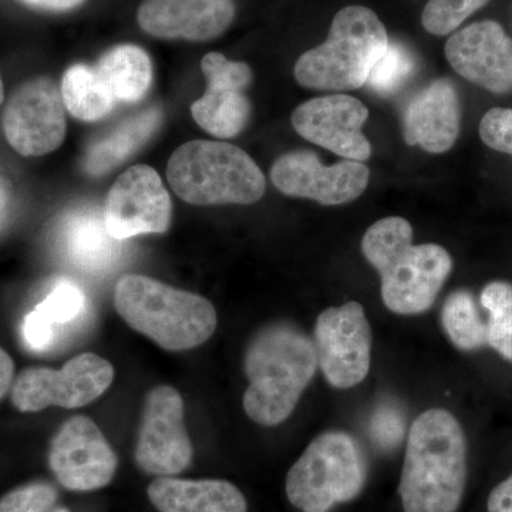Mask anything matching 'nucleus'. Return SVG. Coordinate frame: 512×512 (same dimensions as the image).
Instances as JSON below:
<instances>
[{"label": "nucleus", "mask_w": 512, "mask_h": 512, "mask_svg": "<svg viewBox=\"0 0 512 512\" xmlns=\"http://www.w3.org/2000/svg\"><path fill=\"white\" fill-rule=\"evenodd\" d=\"M467 481V439L460 421L430 409L407 437L400 497L404 512H456Z\"/></svg>", "instance_id": "obj_1"}, {"label": "nucleus", "mask_w": 512, "mask_h": 512, "mask_svg": "<svg viewBox=\"0 0 512 512\" xmlns=\"http://www.w3.org/2000/svg\"><path fill=\"white\" fill-rule=\"evenodd\" d=\"M244 410L265 427L284 423L315 377V345L301 329L276 322L255 333L245 352Z\"/></svg>", "instance_id": "obj_2"}, {"label": "nucleus", "mask_w": 512, "mask_h": 512, "mask_svg": "<svg viewBox=\"0 0 512 512\" xmlns=\"http://www.w3.org/2000/svg\"><path fill=\"white\" fill-rule=\"evenodd\" d=\"M362 252L382 278V299L397 315H419L436 302L453 269L447 249L413 244L406 218L387 217L367 229Z\"/></svg>", "instance_id": "obj_3"}, {"label": "nucleus", "mask_w": 512, "mask_h": 512, "mask_svg": "<svg viewBox=\"0 0 512 512\" xmlns=\"http://www.w3.org/2000/svg\"><path fill=\"white\" fill-rule=\"evenodd\" d=\"M114 306L130 328L170 352L198 348L218 325L217 311L207 298L150 276H123L114 291Z\"/></svg>", "instance_id": "obj_4"}, {"label": "nucleus", "mask_w": 512, "mask_h": 512, "mask_svg": "<svg viewBox=\"0 0 512 512\" xmlns=\"http://www.w3.org/2000/svg\"><path fill=\"white\" fill-rule=\"evenodd\" d=\"M389 43L372 9L348 6L336 13L328 39L299 57L293 70L296 82L322 92L360 89Z\"/></svg>", "instance_id": "obj_5"}, {"label": "nucleus", "mask_w": 512, "mask_h": 512, "mask_svg": "<svg viewBox=\"0 0 512 512\" xmlns=\"http://www.w3.org/2000/svg\"><path fill=\"white\" fill-rule=\"evenodd\" d=\"M167 178L181 200L198 207L254 204L266 190L258 164L242 148L220 141L178 147L168 160Z\"/></svg>", "instance_id": "obj_6"}, {"label": "nucleus", "mask_w": 512, "mask_h": 512, "mask_svg": "<svg viewBox=\"0 0 512 512\" xmlns=\"http://www.w3.org/2000/svg\"><path fill=\"white\" fill-rule=\"evenodd\" d=\"M366 483L362 448L346 431H325L306 447L286 477V495L302 512H328L356 498Z\"/></svg>", "instance_id": "obj_7"}, {"label": "nucleus", "mask_w": 512, "mask_h": 512, "mask_svg": "<svg viewBox=\"0 0 512 512\" xmlns=\"http://www.w3.org/2000/svg\"><path fill=\"white\" fill-rule=\"evenodd\" d=\"M114 380V367L104 357L83 353L70 359L60 370L28 367L12 384L10 400L22 413H36L47 407L79 409L99 399Z\"/></svg>", "instance_id": "obj_8"}, {"label": "nucleus", "mask_w": 512, "mask_h": 512, "mask_svg": "<svg viewBox=\"0 0 512 512\" xmlns=\"http://www.w3.org/2000/svg\"><path fill=\"white\" fill-rule=\"evenodd\" d=\"M318 365L336 389H350L369 375L372 363V328L359 302L323 311L315 323Z\"/></svg>", "instance_id": "obj_9"}, {"label": "nucleus", "mask_w": 512, "mask_h": 512, "mask_svg": "<svg viewBox=\"0 0 512 512\" xmlns=\"http://www.w3.org/2000/svg\"><path fill=\"white\" fill-rule=\"evenodd\" d=\"M194 448L184 426V400L173 386L150 390L144 404L134 458L147 474L173 477L190 466Z\"/></svg>", "instance_id": "obj_10"}, {"label": "nucleus", "mask_w": 512, "mask_h": 512, "mask_svg": "<svg viewBox=\"0 0 512 512\" xmlns=\"http://www.w3.org/2000/svg\"><path fill=\"white\" fill-rule=\"evenodd\" d=\"M10 147L23 157H40L62 146L66 138V107L53 80L37 77L12 94L2 117Z\"/></svg>", "instance_id": "obj_11"}, {"label": "nucleus", "mask_w": 512, "mask_h": 512, "mask_svg": "<svg viewBox=\"0 0 512 512\" xmlns=\"http://www.w3.org/2000/svg\"><path fill=\"white\" fill-rule=\"evenodd\" d=\"M103 217L107 231L117 241L164 234L171 225L173 201L153 167L134 165L111 187Z\"/></svg>", "instance_id": "obj_12"}, {"label": "nucleus", "mask_w": 512, "mask_h": 512, "mask_svg": "<svg viewBox=\"0 0 512 512\" xmlns=\"http://www.w3.org/2000/svg\"><path fill=\"white\" fill-rule=\"evenodd\" d=\"M116 453L90 417L74 416L53 437L49 466L66 490L89 493L107 487L117 471Z\"/></svg>", "instance_id": "obj_13"}, {"label": "nucleus", "mask_w": 512, "mask_h": 512, "mask_svg": "<svg viewBox=\"0 0 512 512\" xmlns=\"http://www.w3.org/2000/svg\"><path fill=\"white\" fill-rule=\"evenodd\" d=\"M271 180L288 197L308 198L335 207L355 201L365 192L370 170L360 161L352 160L328 167L313 151L296 150L275 161Z\"/></svg>", "instance_id": "obj_14"}, {"label": "nucleus", "mask_w": 512, "mask_h": 512, "mask_svg": "<svg viewBox=\"0 0 512 512\" xmlns=\"http://www.w3.org/2000/svg\"><path fill=\"white\" fill-rule=\"evenodd\" d=\"M367 119L369 110L362 101L340 93L316 97L296 107L292 126L316 146L363 163L372 156V144L363 134Z\"/></svg>", "instance_id": "obj_15"}, {"label": "nucleus", "mask_w": 512, "mask_h": 512, "mask_svg": "<svg viewBox=\"0 0 512 512\" xmlns=\"http://www.w3.org/2000/svg\"><path fill=\"white\" fill-rule=\"evenodd\" d=\"M201 69L207 90L192 103V119L211 136L237 137L251 119V103L245 94L252 83L251 67L211 52L202 57Z\"/></svg>", "instance_id": "obj_16"}, {"label": "nucleus", "mask_w": 512, "mask_h": 512, "mask_svg": "<svg viewBox=\"0 0 512 512\" xmlns=\"http://www.w3.org/2000/svg\"><path fill=\"white\" fill-rule=\"evenodd\" d=\"M446 57L468 82L487 92H512V39L494 20L458 30L448 39Z\"/></svg>", "instance_id": "obj_17"}, {"label": "nucleus", "mask_w": 512, "mask_h": 512, "mask_svg": "<svg viewBox=\"0 0 512 512\" xmlns=\"http://www.w3.org/2000/svg\"><path fill=\"white\" fill-rule=\"evenodd\" d=\"M234 18V0H143L137 12L147 35L190 42L217 39Z\"/></svg>", "instance_id": "obj_18"}, {"label": "nucleus", "mask_w": 512, "mask_h": 512, "mask_svg": "<svg viewBox=\"0 0 512 512\" xmlns=\"http://www.w3.org/2000/svg\"><path fill=\"white\" fill-rule=\"evenodd\" d=\"M461 128V103L456 84L439 79L414 94L403 114V136L409 146L431 154L453 148Z\"/></svg>", "instance_id": "obj_19"}, {"label": "nucleus", "mask_w": 512, "mask_h": 512, "mask_svg": "<svg viewBox=\"0 0 512 512\" xmlns=\"http://www.w3.org/2000/svg\"><path fill=\"white\" fill-rule=\"evenodd\" d=\"M147 495L160 512H248L247 498L225 480L158 477Z\"/></svg>", "instance_id": "obj_20"}, {"label": "nucleus", "mask_w": 512, "mask_h": 512, "mask_svg": "<svg viewBox=\"0 0 512 512\" xmlns=\"http://www.w3.org/2000/svg\"><path fill=\"white\" fill-rule=\"evenodd\" d=\"M120 242L107 231L103 214L92 208L70 212L60 225V244L67 261L89 274H103L116 265Z\"/></svg>", "instance_id": "obj_21"}, {"label": "nucleus", "mask_w": 512, "mask_h": 512, "mask_svg": "<svg viewBox=\"0 0 512 512\" xmlns=\"http://www.w3.org/2000/svg\"><path fill=\"white\" fill-rule=\"evenodd\" d=\"M163 123V110L158 106L133 114L109 134L94 140L83 157L87 174L100 177L136 154L157 133Z\"/></svg>", "instance_id": "obj_22"}, {"label": "nucleus", "mask_w": 512, "mask_h": 512, "mask_svg": "<svg viewBox=\"0 0 512 512\" xmlns=\"http://www.w3.org/2000/svg\"><path fill=\"white\" fill-rule=\"evenodd\" d=\"M94 69L117 103H138L153 83L150 56L136 45L111 47L100 57Z\"/></svg>", "instance_id": "obj_23"}, {"label": "nucleus", "mask_w": 512, "mask_h": 512, "mask_svg": "<svg viewBox=\"0 0 512 512\" xmlns=\"http://www.w3.org/2000/svg\"><path fill=\"white\" fill-rule=\"evenodd\" d=\"M60 92L66 110L74 119L86 123L104 119L117 106V100L94 66L87 64H74L64 72Z\"/></svg>", "instance_id": "obj_24"}, {"label": "nucleus", "mask_w": 512, "mask_h": 512, "mask_svg": "<svg viewBox=\"0 0 512 512\" xmlns=\"http://www.w3.org/2000/svg\"><path fill=\"white\" fill-rule=\"evenodd\" d=\"M441 323L456 348L471 352L487 346V325L481 319L473 293L467 289L448 295L441 309Z\"/></svg>", "instance_id": "obj_25"}, {"label": "nucleus", "mask_w": 512, "mask_h": 512, "mask_svg": "<svg viewBox=\"0 0 512 512\" xmlns=\"http://www.w3.org/2000/svg\"><path fill=\"white\" fill-rule=\"evenodd\" d=\"M487 312V346L503 359L512 362V285L504 281L490 282L480 295Z\"/></svg>", "instance_id": "obj_26"}, {"label": "nucleus", "mask_w": 512, "mask_h": 512, "mask_svg": "<svg viewBox=\"0 0 512 512\" xmlns=\"http://www.w3.org/2000/svg\"><path fill=\"white\" fill-rule=\"evenodd\" d=\"M414 70L416 60L410 50L400 43L390 42L373 64L366 86L379 96H392L409 82Z\"/></svg>", "instance_id": "obj_27"}, {"label": "nucleus", "mask_w": 512, "mask_h": 512, "mask_svg": "<svg viewBox=\"0 0 512 512\" xmlns=\"http://www.w3.org/2000/svg\"><path fill=\"white\" fill-rule=\"evenodd\" d=\"M488 2L490 0H429L421 23L431 35L447 36L456 32L463 22Z\"/></svg>", "instance_id": "obj_28"}, {"label": "nucleus", "mask_w": 512, "mask_h": 512, "mask_svg": "<svg viewBox=\"0 0 512 512\" xmlns=\"http://www.w3.org/2000/svg\"><path fill=\"white\" fill-rule=\"evenodd\" d=\"M86 303L83 289L74 282L63 279L56 282L49 295L36 308L56 326H62L80 318L86 309Z\"/></svg>", "instance_id": "obj_29"}, {"label": "nucleus", "mask_w": 512, "mask_h": 512, "mask_svg": "<svg viewBox=\"0 0 512 512\" xmlns=\"http://www.w3.org/2000/svg\"><path fill=\"white\" fill-rule=\"evenodd\" d=\"M57 500V491L47 483L22 485L3 495L0 512H49Z\"/></svg>", "instance_id": "obj_30"}, {"label": "nucleus", "mask_w": 512, "mask_h": 512, "mask_svg": "<svg viewBox=\"0 0 512 512\" xmlns=\"http://www.w3.org/2000/svg\"><path fill=\"white\" fill-rule=\"evenodd\" d=\"M480 137L488 147L512 157V109L487 111L480 123Z\"/></svg>", "instance_id": "obj_31"}, {"label": "nucleus", "mask_w": 512, "mask_h": 512, "mask_svg": "<svg viewBox=\"0 0 512 512\" xmlns=\"http://www.w3.org/2000/svg\"><path fill=\"white\" fill-rule=\"evenodd\" d=\"M55 323L46 318L39 309H35L26 315L22 325V335L26 345L33 352H45L55 343L57 338Z\"/></svg>", "instance_id": "obj_32"}, {"label": "nucleus", "mask_w": 512, "mask_h": 512, "mask_svg": "<svg viewBox=\"0 0 512 512\" xmlns=\"http://www.w3.org/2000/svg\"><path fill=\"white\" fill-rule=\"evenodd\" d=\"M372 436L379 446L390 448L400 443L403 436V419L393 407L386 406L375 413L372 420Z\"/></svg>", "instance_id": "obj_33"}, {"label": "nucleus", "mask_w": 512, "mask_h": 512, "mask_svg": "<svg viewBox=\"0 0 512 512\" xmlns=\"http://www.w3.org/2000/svg\"><path fill=\"white\" fill-rule=\"evenodd\" d=\"M488 512H512V476L491 491Z\"/></svg>", "instance_id": "obj_34"}, {"label": "nucleus", "mask_w": 512, "mask_h": 512, "mask_svg": "<svg viewBox=\"0 0 512 512\" xmlns=\"http://www.w3.org/2000/svg\"><path fill=\"white\" fill-rule=\"evenodd\" d=\"M13 375H15V365L12 357L5 350L0 349V399H3L12 387Z\"/></svg>", "instance_id": "obj_35"}, {"label": "nucleus", "mask_w": 512, "mask_h": 512, "mask_svg": "<svg viewBox=\"0 0 512 512\" xmlns=\"http://www.w3.org/2000/svg\"><path fill=\"white\" fill-rule=\"evenodd\" d=\"M32 8L50 10V12H66L82 5L84 0H22Z\"/></svg>", "instance_id": "obj_36"}, {"label": "nucleus", "mask_w": 512, "mask_h": 512, "mask_svg": "<svg viewBox=\"0 0 512 512\" xmlns=\"http://www.w3.org/2000/svg\"><path fill=\"white\" fill-rule=\"evenodd\" d=\"M9 197V185L3 178H0V221L5 218L6 211H8Z\"/></svg>", "instance_id": "obj_37"}, {"label": "nucleus", "mask_w": 512, "mask_h": 512, "mask_svg": "<svg viewBox=\"0 0 512 512\" xmlns=\"http://www.w3.org/2000/svg\"><path fill=\"white\" fill-rule=\"evenodd\" d=\"M3 97H5V90H3L2 79H0V104H2Z\"/></svg>", "instance_id": "obj_38"}, {"label": "nucleus", "mask_w": 512, "mask_h": 512, "mask_svg": "<svg viewBox=\"0 0 512 512\" xmlns=\"http://www.w3.org/2000/svg\"><path fill=\"white\" fill-rule=\"evenodd\" d=\"M53 512H70L69 510H67V508H57V510L53 511Z\"/></svg>", "instance_id": "obj_39"}]
</instances>
